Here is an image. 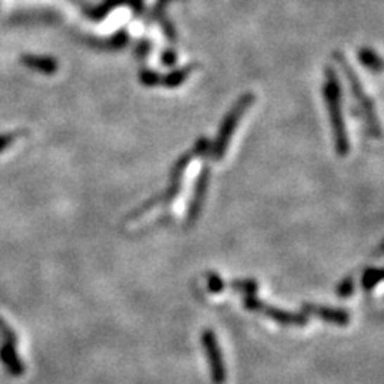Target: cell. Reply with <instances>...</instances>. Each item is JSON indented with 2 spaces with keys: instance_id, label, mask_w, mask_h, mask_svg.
I'll return each instance as SVG.
<instances>
[{
  "instance_id": "cell-1",
  "label": "cell",
  "mask_w": 384,
  "mask_h": 384,
  "mask_svg": "<svg viewBox=\"0 0 384 384\" xmlns=\"http://www.w3.org/2000/svg\"><path fill=\"white\" fill-rule=\"evenodd\" d=\"M202 345L205 349L208 359H210V369H212V380L215 384H224L226 381V369L223 364V356L218 347V341L215 338V333L212 330H205L202 333Z\"/></svg>"
},
{
  "instance_id": "cell-2",
  "label": "cell",
  "mask_w": 384,
  "mask_h": 384,
  "mask_svg": "<svg viewBox=\"0 0 384 384\" xmlns=\"http://www.w3.org/2000/svg\"><path fill=\"white\" fill-rule=\"evenodd\" d=\"M306 311H309L311 314H316V316L322 317L325 322L336 324V325H347L349 324V316L345 311L327 309V307H319V306H306Z\"/></svg>"
},
{
  "instance_id": "cell-5",
  "label": "cell",
  "mask_w": 384,
  "mask_h": 384,
  "mask_svg": "<svg viewBox=\"0 0 384 384\" xmlns=\"http://www.w3.org/2000/svg\"><path fill=\"white\" fill-rule=\"evenodd\" d=\"M351 282H347V283H345V285H343V287H341V290H340V295L341 296H349V295H351Z\"/></svg>"
},
{
  "instance_id": "cell-3",
  "label": "cell",
  "mask_w": 384,
  "mask_h": 384,
  "mask_svg": "<svg viewBox=\"0 0 384 384\" xmlns=\"http://www.w3.org/2000/svg\"><path fill=\"white\" fill-rule=\"evenodd\" d=\"M263 311L269 316L272 320L282 324V325H306L307 320L306 317L298 316V314H292L287 311H279V309H271V307L264 306Z\"/></svg>"
},
{
  "instance_id": "cell-4",
  "label": "cell",
  "mask_w": 384,
  "mask_h": 384,
  "mask_svg": "<svg viewBox=\"0 0 384 384\" xmlns=\"http://www.w3.org/2000/svg\"><path fill=\"white\" fill-rule=\"evenodd\" d=\"M380 277H381V272L380 271H376L373 272L371 271V276L370 274H366L365 279H364V285H365V288H370V287H373V285L380 281Z\"/></svg>"
}]
</instances>
